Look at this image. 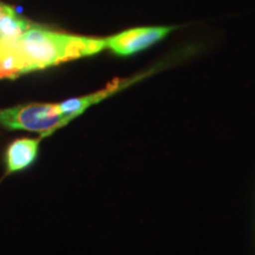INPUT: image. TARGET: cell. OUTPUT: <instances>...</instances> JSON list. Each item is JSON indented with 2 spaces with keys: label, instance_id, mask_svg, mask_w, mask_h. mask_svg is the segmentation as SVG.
Listing matches in <instances>:
<instances>
[{
  "label": "cell",
  "instance_id": "obj_5",
  "mask_svg": "<svg viewBox=\"0 0 255 255\" xmlns=\"http://www.w3.org/2000/svg\"><path fill=\"white\" fill-rule=\"evenodd\" d=\"M40 138H19L8 145L6 151V167L8 173L30 167L38 156Z\"/></svg>",
  "mask_w": 255,
  "mask_h": 255
},
{
  "label": "cell",
  "instance_id": "obj_7",
  "mask_svg": "<svg viewBox=\"0 0 255 255\" xmlns=\"http://www.w3.org/2000/svg\"><path fill=\"white\" fill-rule=\"evenodd\" d=\"M6 8H7V6H6V5H4V4H1V2H0V19H1V17H2V14H4V13H5Z\"/></svg>",
  "mask_w": 255,
  "mask_h": 255
},
{
  "label": "cell",
  "instance_id": "obj_6",
  "mask_svg": "<svg viewBox=\"0 0 255 255\" xmlns=\"http://www.w3.org/2000/svg\"><path fill=\"white\" fill-rule=\"evenodd\" d=\"M30 27L32 26L27 20L19 18L13 9L7 6L0 19V40L12 41L17 39Z\"/></svg>",
  "mask_w": 255,
  "mask_h": 255
},
{
  "label": "cell",
  "instance_id": "obj_2",
  "mask_svg": "<svg viewBox=\"0 0 255 255\" xmlns=\"http://www.w3.org/2000/svg\"><path fill=\"white\" fill-rule=\"evenodd\" d=\"M57 104L32 103L0 110V126L12 130L40 132L45 137L66 126Z\"/></svg>",
  "mask_w": 255,
  "mask_h": 255
},
{
  "label": "cell",
  "instance_id": "obj_4",
  "mask_svg": "<svg viewBox=\"0 0 255 255\" xmlns=\"http://www.w3.org/2000/svg\"><path fill=\"white\" fill-rule=\"evenodd\" d=\"M154 71V70H151ZM151 71L143 73V75H137L135 77L131 78H126L123 81L121 79H116L111 84L107 85V88H104L103 90H100L97 92H94L91 95H87V96H83V97H78V98H71V100L68 101H64L62 103H58V109L60 111V114L63 115L64 119H65L66 123H69L70 121L76 119V117L79 116V115L84 113L88 108L92 107V105L100 103L101 101L105 100L107 97L109 96H113L124 89L128 85H131L132 83H135L139 79L144 77V76L149 75Z\"/></svg>",
  "mask_w": 255,
  "mask_h": 255
},
{
  "label": "cell",
  "instance_id": "obj_1",
  "mask_svg": "<svg viewBox=\"0 0 255 255\" xmlns=\"http://www.w3.org/2000/svg\"><path fill=\"white\" fill-rule=\"evenodd\" d=\"M7 43L20 60L23 73L94 56L107 49L105 39L101 38L75 36L40 27H30L17 39Z\"/></svg>",
  "mask_w": 255,
  "mask_h": 255
},
{
  "label": "cell",
  "instance_id": "obj_3",
  "mask_svg": "<svg viewBox=\"0 0 255 255\" xmlns=\"http://www.w3.org/2000/svg\"><path fill=\"white\" fill-rule=\"evenodd\" d=\"M174 30L173 26H144L124 30L105 39V46L120 57H129L157 44Z\"/></svg>",
  "mask_w": 255,
  "mask_h": 255
}]
</instances>
